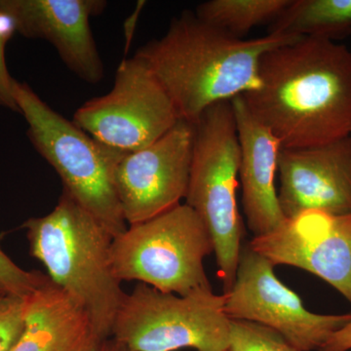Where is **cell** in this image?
I'll return each instance as SVG.
<instances>
[{
	"mask_svg": "<svg viewBox=\"0 0 351 351\" xmlns=\"http://www.w3.org/2000/svg\"><path fill=\"white\" fill-rule=\"evenodd\" d=\"M260 85L241 95L252 114L283 149H304L351 131V51L325 39L302 38L263 55Z\"/></svg>",
	"mask_w": 351,
	"mask_h": 351,
	"instance_id": "6da1fadb",
	"label": "cell"
},
{
	"mask_svg": "<svg viewBox=\"0 0 351 351\" xmlns=\"http://www.w3.org/2000/svg\"><path fill=\"white\" fill-rule=\"evenodd\" d=\"M300 38L280 34L237 38L184 11L173 18L162 38L135 55L149 64L181 119L195 125L212 106L256 89L263 55Z\"/></svg>",
	"mask_w": 351,
	"mask_h": 351,
	"instance_id": "7a4b0ae2",
	"label": "cell"
},
{
	"mask_svg": "<svg viewBox=\"0 0 351 351\" xmlns=\"http://www.w3.org/2000/svg\"><path fill=\"white\" fill-rule=\"evenodd\" d=\"M23 228L31 255L43 263L51 281L84 307L99 339L112 338L125 295L112 272L114 237L64 189L51 213L27 219Z\"/></svg>",
	"mask_w": 351,
	"mask_h": 351,
	"instance_id": "3957f363",
	"label": "cell"
},
{
	"mask_svg": "<svg viewBox=\"0 0 351 351\" xmlns=\"http://www.w3.org/2000/svg\"><path fill=\"white\" fill-rule=\"evenodd\" d=\"M13 94L32 144L60 176L64 191L113 237L125 232L115 171L127 152L91 137L52 110L27 83L15 80Z\"/></svg>",
	"mask_w": 351,
	"mask_h": 351,
	"instance_id": "277c9868",
	"label": "cell"
},
{
	"mask_svg": "<svg viewBox=\"0 0 351 351\" xmlns=\"http://www.w3.org/2000/svg\"><path fill=\"white\" fill-rule=\"evenodd\" d=\"M240 147L232 101L208 108L195 124L193 160L186 204L193 208L213 239L223 294L237 277L243 221L237 204Z\"/></svg>",
	"mask_w": 351,
	"mask_h": 351,
	"instance_id": "5b68a950",
	"label": "cell"
},
{
	"mask_svg": "<svg viewBox=\"0 0 351 351\" xmlns=\"http://www.w3.org/2000/svg\"><path fill=\"white\" fill-rule=\"evenodd\" d=\"M213 239L197 213L180 204L149 221L129 226L112 240L115 278L140 281L162 293L186 297L213 292L204 258Z\"/></svg>",
	"mask_w": 351,
	"mask_h": 351,
	"instance_id": "8992f818",
	"label": "cell"
},
{
	"mask_svg": "<svg viewBox=\"0 0 351 351\" xmlns=\"http://www.w3.org/2000/svg\"><path fill=\"white\" fill-rule=\"evenodd\" d=\"M230 332L225 295L182 297L140 283L124 295L112 338L131 351H226Z\"/></svg>",
	"mask_w": 351,
	"mask_h": 351,
	"instance_id": "52a82bcc",
	"label": "cell"
},
{
	"mask_svg": "<svg viewBox=\"0 0 351 351\" xmlns=\"http://www.w3.org/2000/svg\"><path fill=\"white\" fill-rule=\"evenodd\" d=\"M180 119L165 88L135 55L120 63L110 93L87 101L73 122L99 142L132 152L156 142Z\"/></svg>",
	"mask_w": 351,
	"mask_h": 351,
	"instance_id": "ba28073f",
	"label": "cell"
},
{
	"mask_svg": "<svg viewBox=\"0 0 351 351\" xmlns=\"http://www.w3.org/2000/svg\"><path fill=\"white\" fill-rule=\"evenodd\" d=\"M274 269L250 244L243 245L235 282L223 294L226 316L271 328L299 351L319 350L335 332L350 322L351 313H311L299 295L277 278Z\"/></svg>",
	"mask_w": 351,
	"mask_h": 351,
	"instance_id": "9c48e42d",
	"label": "cell"
},
{
	"mask_svg": "<svg viewBox=\"0 0 351 351\" xmlns=\"http://www.w3.org/2000/svg\"><path fill=\"white\" fill-rule=\"evenodd\" d=\"M195 125L184 119L156 142L127 152L115 171V188L127 225L169 211L188 193Z\"/></svg>",
	"mask_w": 351,
	"mask_h": 351,
	"instance_id": "30bf717a",
	"label": "cell"
},
{
	"mask_svg": "<svg viewBox=\"0 0 351 351\" xmlns=\"http://www.w3.org/2000/svg\"><path fill=\"white\" fill-rule=\"evenodd\" d=\"M249 244L274 267L292 265L319 277L351 304V214L309 210Z\"/></svg>",
	"mask_w": 351,
	"mask_h": 351,
	"instance_id": "8fae6325",
	"label": "cell"
},
{
	"mask_svg": "<svg viewBox=\"0 0 351 351\" xmlns=\"http://www.w3.org/2000/svg\"><path fill=\"white\" fill-rule=\"evenodd\" d=\"M106 6L103 0H0V12L15 32L52 44L64 64L90 84L103 80L105 69L89 20Z\"/></svg>",
	"mask_w": 351,
	"mask_h": 351,
	"instance_id": "7c38bea8",
	"label": "cell"
},
{
	"mask_svg": "<svg viewBox=\"0 0 351 351\" xmlns=\"http://www.w3.org/2000/svg\"><path fill=\"white\" fill-rule=\"evenodd\" d=\"M279 204L286 219L318 210L351 214V136L304 149H282Z\"/></svg>",
	"mask_w": 351,
	"mask_h": 351,
	"instance_id": "4fadbf2b",
	"label": "cell"
},
{
	"mask_svg": "<svg viewBox=\"0 0 351 351\" xmlns=\"http://www.w3.org/2000/svg\"><path fill=\"white\" fill-rule=\"evenodd\" d=\"M240 147L239 178L247 225L254 237L276 230L285 223L276 172L282 145L274 134L252 114L242 96L232 100Z\"/></svg>",
	"mask_w": 351,
	"mask_h": 351,
	"instance_id": "5bb4252c",
	"label": "cell"
},
{
	"mask_svg": "<svg viewBox=\"0 0 351 351\" xmlns=\"http://www.w3.org/2000/svg\"><path fill=\"white\" fill-rule=\"evenodd\" d=\"M94 339L84 307L48 278L25 298L24 329L11 351H82Z\"/></svg>",
	"mask_w": 351,
	"mask_h": 351,
	"instance_id": "9a60e30c",
	"label": "cell"
},
{
	"mask_svg": "<svg viewBox=\"0 0 351 351\" xmlns=\"http://www.w3.org/2000/svg\"><path fill=\"white\" fill-rule=\"evenodd\" d=\"M269 34L336 41L351 34V0H292Z\"/></svg>",
	"mask_w": 351,
	"mask_h": 351,
	"instance_id": "2e32d148",
	"label": "cell"
},
{
	"mask_svg": "<svg viewBox=\"0 0 351 351\" xmlns=\"http://www.w3.org/2000/svg\"><path fill=\"white\" fill-rule=\"evenodd\" d=\"M292 0H209L196 7L199 19L242 38L257 25L274 23Z\"/></svg>",
	"mask_w": 351,
	"mask_h": 351,
	"instance_id": "e0dca14e",
	"label": "cell"
},
{
	"mask_svg": "<svg viewBox=\"0 0 351 351\" xmlns=\"http://www.w3.org/2000/svg\"><path fill=\"white\" fill-rule=\"evenodd\" d=\"M226 351H299L276 330L252 321L230 319Z\"/></svg>",
	"mask_w": 351,
	"mask_h": 351,
	"instance_id": "ac0fdd59",
	"label": "cell"
},
{
	"mask_svg": "<svg viewBox=\"0 0 351 351\" xmlns=\"http://www.w3.org/2000/svg\"><path fill=\"white\" fill-rule=\"evenodd\" d=\"M41 272L27 271L6 255L0 247V291L3 295L29 297L48 280Z\"/></svg>",
	"mask_w": 351,
	"mask_h": 351,
	"instance_id": "d6986e66",
	"label": "cell"
},
{
	"mask_svg": "<svg viewBox=\"0 0 351 351\" xmlns=\"http://www.w3.org/2000/svg\"><path fill=\"white\" fill-rule=\"evenodd\" d=\"M25 299L0 295V351H11L24 329Z\"/></svg>",
	"mask_w": 351,
	"mask_h": 351,
	"instance_id": "ffe728a7",
	"label": "cell"
},
{
	"mask_svg": "<svg viewBox=\"0 0 351 351\" xmlns=\"http://www.w3.org/2000/svg\"><path fill=\"white\" fill-rule=\"evenodd\" d=\"M15 32L11 20L0 12V107L8 108L15 112L20 110L14 98V80L7 69L5 59L6 43Z\"/></svg>",
	"mask_w": 351,
	"mask_h": 351,
	"instance_id": "44dd1931",
	"label": "cell"
},
{
	"mask_svg": "<svg viewBox=\"0 0 351 351\" xmlns=\"http://www.w3.org/2000/svg\"><path fill=\"white\" fill-rule=\"evenodd\" d=\"M351 350V321L345 327L335 332L318 351Z\"/></svg>",
	"mask_w": 351,
	"mask_h": 351,
	"instance_id": "7402d4cb",
	"label": "cell"
},
{
	"mask_svg": "<svg viewBox=\"0 0 351 351\" xmlns=\"http://www.w3.org/2000/svg\"><path fill=\"white\" fill-rule=\"evenodd\" d=\"M99 351H131L126 346L122 345L119 341H115L114 339L110 338L101 343Z\"/></svg>",
	"mask_w": 351,
	"mask_h": 351,
	"instance_id": "603a6c76",
	"label": "cell"
},
{
	"mask_svg": "<svg viewBox=\"0 0 351 351\" xmlns=\"http://www.w3.org/2000/svg\"><path fill=\"white\" fill-rule=\"evenodd\" d=\"M104 341H101L100 339H94L93 341L88 343L82 351H99Z\"/></svg>",
	"mask_w": 351,
	"mask_h": 351,
	"instance_id": "cb8c5ba5",
	"label": "cell"
},
{
	"mask_svg": "<svg viewBox=\"0 0 351 351\" xmlns=\"http://www.w3.org/2000/svg\"><path fill=\"white\" fill-rule=\"evenodd\" d=\"M0 295H3V294H1V293H0Z\"/></svg>",
	"mask_w": 351,
	"mask_h": 351,
	"instance_id": "d4e9b609",
	"label": "cell"
},
{
	"mask_svg": "<svg viewBox=\"0 0 351 351\" xmlns=\"http://www.w3.org/2000/svg\"><path fill=\"white\" fill-rule=\"evenodd\" d=\"M0 293H1V291H0ZM1 294H2V293H1Z\"/></svg>",
	"mask_w": 351,
	"mask_h": 351,
	"instance_id": "484cf974",
	"label": "cell"
},
{
	"mask_svg": "<svg viewBox=\"0 0 351 351\" xmlns=\"http://www.w3.org/2000/svg\"><path fill=\"white\" fill-rule=\"evenodd\" d=\"M350 136H351V131H350Z\"/></svg>",
	"mask_w": 351,
	"mask_h": 351,
	"instance_id": "4316f807",
	"label": "cell"
}]
</instances>
